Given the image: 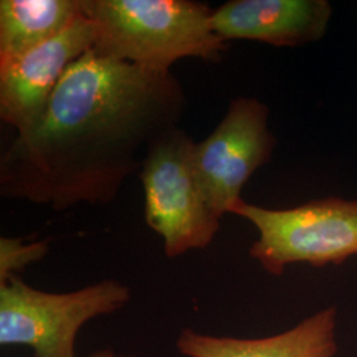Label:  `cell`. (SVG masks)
Listing matches in <instances>:
<instances>
[{
    "instance_id": "6da1fadb",
    "label": "cell",
    "mask_w": 357,
    "mask_h": 357,
    "mask_svg": "<svg viewBox=\"0 0 357 357\" xmlns=\"http://www.w3.org/2000/svg\"><path fill=\"white\" fill-rule=\"evenodd\" d=\"M185 106L171 72L90 50L66 70L38 125L3 153L0 195L57 212L109 204L153 142L178 128Z\"/></svg>"
},
{
    "instance_id": "7a4b0ae2",
    "label": "cell",
    "mask_w": 357,
    "mask_h": 357,
    "mask_svg": "<svg viewBox=\"0 0 357 357\" xmlns=\"http://www.w3.org/2000/svg\"><path fill=\"white\" fill-rule=\"evenodd\" d=\"M94 24L98 56L171 72L181 59L218 61L227 41L212 26L213 11L190 0H82Z\"/></svg>"
},
{
    "instance_id": "3957f363",
    "label": "cell",
    "mask_w": 357,
    "mask_h": 357,
    "mask_svg": "<svg viewBox=\"0 0 357 357\" xmlns=\"http://www.w3.org/2000/svg\"><path fill=\"white\" fill-rule=\"evenodd\" d=\"M231 215L250 221L258 238L249 255L271 275L293 264L339 265L357 255V200L330 196L287 209L240 200Z\"/></svg>"
},
{
    "instance_id": "277c9868",
    "label": "cell",
    "mask_w": 357,
    "mask_h": 357,
    "mask_svg": "<svg viewBox=\"0 0 357 357\" xmlns=\"http://www.w3.org/2000/svg\"><path fill=\"white\" fill-rule=\"evenodd\" d=\"M130 298L128 286L114 280L50 293L15 275L0 282V344L29 347L33 357H76L79 330L89 320L114 314Z\"/></svg>"
},
{
    "instance_id": "5b68a950",
    "label": "cell",
    "mask_w": 357,
    "mask_h": 357,
    "mask_svg": "<svg viewBox=\"0 0 357 357\" xmlns=\"http://www.w3.org/2000/svg\"><path fill=\"white\" fill-rule=\"evenodd\" d=\"M195 143L184 130H169L151 144L139 172L146 222L169 258L205 249L220 229L195 172Z\"/></svg>"
},
{
    "instance_id": "8992f818",
    "label": "cell",
    "mask_w": 357,
    "mask_h": 357,
    "mask_svg": "<svg viewBox=\"0 0 357 357\" xmlns=\"http://www.w3.org/2000/svg\"><path fill=\"white\" fill-rule=\"evenodd\" d=\"M277 139L268 107L257 98L231 100L224 118L204 141L195 143L193 167L205 200L218 218L231 209L255 171L273 158Z\"/></svg>"
},
{
    "instance_id": "52a82bcc",
    "label": "cell",
    "mask_w": 357,
    "mask_h": 357,
    "mask_svg": "<svg viewBox=\"0 0 357 357\" xmlns=\"http://www.w3.org/2000/svg\"><path fill=\"white\" fill-rule=\"evenodd\" d=\"M84 4V3H82ZM94 24L82 13L57 36L0 63V118L17 135L41 121L66 70L94 45Z\"/></svg>"
},
{
    "instance_id": "ba28073f",
    "label": "cell",
    "mask_w": 357,
    "mask_h": 357,
    "mask_svg": "<svg viewBox=\"0 0 357 357\" xmlns=\"http://www.w3.org/2000/svg\"><path fill=\"white\" fill-rule=\"evenodd\" d=\"M331 16L327 0H231L213 11L212 26L225 41L294 48L324 38Z\"/></svg>"
},
{
    "instance_id": "9c48e42d",
    "label": "cell",
    "mask_w": 357,
    "mask_h": 357,
    "mask_svg": "<svg viewBox=\"0 0 357 357\" xmlns=\"http://www.w3.org/2000/svg\"><path fill=\"white\" fill-rule=\"evenodd\" d=\"M336 318V307H327L287 331L259 339L184 328L176 339V349L184 357H335Z\"/></svg>"
},
{
    "instance_id": "30bf717a",
    "label": "cell",
    "mask_w": 357,
    "mask_h": 357,
    "mask_svg": "<svg viewBox=\"0 0 357 357\" xmlns=\"http://www.w3.org/2000/svg\"><path fill=\"white\" fill-rule=\"evenodd\" d=\"M82 13V0H1L0 63L57 36Z\"/></svg>"
},
{
    "instance_id": "8fae6325",
    "label": "cell",
    "mask_w": 357,
    "mask_h": 357,
    "mask_svg": "<svg viewBox=\"0 0 357 357\" xmlns=\"http://www.w3.org/2000/svg\"><path fill=\"white\" fill-rule=\"evenodd\" d=\"M50 252V240L24 243L23 238H0V282L41 261Z\"/></svg>"
},
{
    "instance_id": "7c38bea8",
    "label": "cell",
    "mask_w": 357,
    "mask_h": 357,
    "mask_svg": "<svg viewBox=\"0 0 357 357\" xmlns=\"http://www.w3.org/2000/svg\"><path fill=\"white\" fill-rule=\"evenodd\" d=\"M88 357H138L135 355H126V354H115L114 351L112 349H102V351H98L93 355H90Z\"/></svg>"
}]
</instances>
